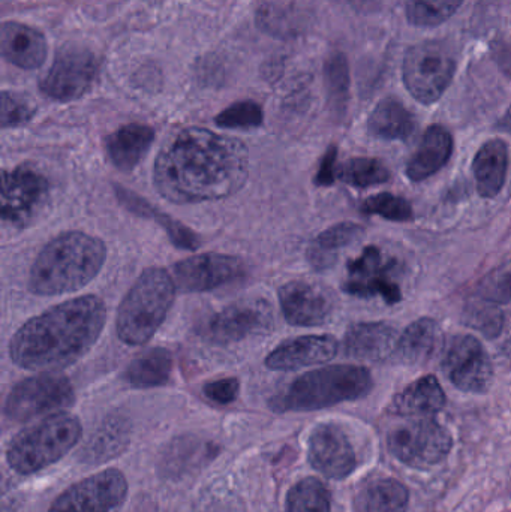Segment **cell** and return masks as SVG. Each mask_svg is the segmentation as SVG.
<instances>
[{
  "label": "cell",
  "instance_id": "obj_32",
  "mask_svg": "<svg viewBox=\"0 0 511 512\" xmlns=\"http://www.w3.org/2000/svg\"><path fill=\"white\" fill-rule=\"evenodd\" d=\"M324 77L332 113L341 119L345 116L350 98V69L344 54L335 53L327 59Z\"/></svg>",
  "mask_w": 511,
  "mask_h": 512
},
{
  "label": "cell",
  "instance_id": "obj_12",
  "mask_svg": "<svg viewBox=\"0 0 511 512\" xmlns=\"http://www.w3.org/2000/svg\"><path fill=\"white\" fill-rule=\"evenodd\" d=\"M128 495V481L117 469H105L78 481L51 504L48 512H114Z\"/></svg>",
  "mask_w": 511,
  "mask_h": 512
},
{
  "label": "cell",
  "instance_id": "obj_11",
  "mask_svg": "<svg viewBox=\"0 0 511 512\" xmlns=\"http://www.w3.org/2000/svg\"><path fill=\"white\" fill-rule=\"evenodd\" d=\"M50 182L33 165L23 164L2 173L0 216L12 227H26L47 203Z\"/></svg>",
  "mask_w": 511,
  "mask_h": 512
},
{
  "label": "cell",
  "instance_id": "obj_15",
  "mask_svg": "<svg viewBox=\"0 0 511 512\" xmlns=\"http://www.w3.org/2000/svg\"><path fill=\"white\" fill-rule=\"evenodd\" d=\"M275 324L269 301L248 298L225 307L210 318L206 336L218 345L240 342L248 337L270 333Z\"/></svg>",
  "mask_w": 511,
  "mask_h": 512
},
{
  "label": "cell",
  "instance_id": "obj_25",
  "mask_svg": "<svg viewBox=\"0 0 511 512\" xmlns=\"http://www.w3.org/2000/svg\"><path fill=\"white\" fill-rule=\"evenodd\" d=\"M509 170V147L500 138L486 141L474 156L473 174L477 192L483 198H495L503 191Z\"/></svg>",
  "mask_w": 511,
  "mask_h": 512
},
{
  "label": "cell",
  "instance_id": "obj_41",
  "mask_svg": "<svg viewBox=\"0 0 511 512\" xmlns=\"http://www.w3.org/2000/svg\"><path fill=\"white\" fill-rule=\"evenodd\" d=\"M123 429L119 423L108 424L107 427L101 429L98 436L92 439V453L95 457L102 459H111L122 451V445L126 444V439L122 438Z\"/></svg>",
  "mask_w": 511,
  "mask_h": 512
},
{
  "label": "cell",
  "instance_id": "obj_22",
  "mask_svg": "<svg viewBox=\"0 0 511 512\" xmlns=\"http://www.w3.org/2000/svg\"><path fill=\"white\" fill-rule=\"evenodd\" d=\"M453 137L444 126L432 125L426 129L416 152L407 164V176L411 182H425L446 167L452 158Z\"/></svg>",
  "mask_w": 511,
  "mask_h": 512
},
{
  "label": "cell",
  "instance_id": "obj_39",
  "mask_svg": "<svg viewBox=\"0 0 511 512\" xmlns=\"http://www.w3.org/2000/svg\"><path fill=\"white\" fill-rule=\"evenodd\" d=\"M465 318L468 325L488 337H497L503 328V313L498 310L497 304L488 303V301L471 306Z\"/></svg>",
  "mask_w": 511,
  "mask_h": 512
},
{
  "label": "cell",
  "instance_id": "obj_19",
  "mask_svg": "<svg viewBox=\"0 0 511 512\" xmlns=\"http://www.w3.org/2000/svg\"><path fill=\"white\" fill-rule=\"evenodd\" d=\"M338 340L329 334L294 337L276 346L267 355L266 367L278 372H293L314 364L329 363L338 355Z\"/></svg>",
  "mask_w": 511,
  "mask_h": 512
},
{
  "label": "cell",
  "instance_id": "obj_20",
  "mask_svg": "<svg viewBox=\"0 0 511 512\" xmlns=\"http://www.w3.org/2000/svg\"><path fill=\"white\" fill-rule=\"evenodd\" d=\"M398 331L386 322H359L344 337V352L362 361H383L396 351Z\"/></svg>",
  "mask_w": 511,
  "mask_h": 512
},
{
  "label": "cell",
  "instance_id": "obj_23",
  "mask_svg": "<svg viewBox=\"0 0 511 512\" xmlns=\"http://www.w3.org/2000/svg\"><path fill=\"white\" fill-rule=\"evenodd\" d=\"M155 141V131L147 125L131 123L108 135L105 140L111 164L123 173L135 170Z\"/></svg>",
  "mask_w": 511,
  "mask_h": 512
},
{
  "label": "cell",
  "instance_id": "obj_31",
  "mask_svg": "<svg viewBox=\"0 0 511 512\" xmlns=\"http://www.w3.org/2000/svg\"><path fill=\"white\" fill-rule=\"evenodd\" d=\"M173 357L165 348H153L138 355L123 373V379L131 387L156 388L170 381Z\"/></svg>",
  "mask_w": 511,
  "mask_h": 512
},
{
  "label": "cell",
  "instance_id": "obj_36",
  "mask_svg": "<svg viewBox=\"0 0 511 512\" xmlns=\"http://www.w3.org/2000/svg\"><path fill=\"white\" fill-rule=\"evenodd\" d=\"M362 212L392 222H411L414 219L413 207L408 200L390 192H381L363 201Z\"/></svg>",
  "mask_w": 511,
  "mask_h": 512
},
{
  "label": "cell",
  "instance_id": "obj_42",
  "mask_svg": "<svg viewBox=\"0 0 511 512\" xmlns=\"http://www.w3.org/2000/svg\"><path fill=\"white\" fill-rule=\"evenodd\" d=\"M240 382L237 378H224L204 385L203 393L216 405H230L239 396Z\"/></svg>",
  "mask_w": 511,
  "mask_h": 512
},
{
  "label": "cell",
  "instance_id": "obj_7",
  "mask_svg": "<svg viewBox=\"0 0 511 512\" xmlns=\"http://www.w3.org/2000/svg\"><path fill=\"white\" fill-rule=\"evenodd\" d=\"M455 56L443 42L425 41L405 54L402 78L420 104L432 105L443 98L456 74Z\"/></svg>",
  "mask_w": 511,
  "mask_h": 512
},
{
  "label": "cell",
  "instance_id": "obj_13",
  "mask_svg": "<svg viewBox=\"0 0 511 512\" xmlns=\"http://www.w3.org/2000/svg\"><path fill=\"white\" fill-rule=\"evenodd\" d=\"M98 62L84 47H63L56 54L50 71L41 81V92L54 101L69 102L81 98L95 83Z\"/></svg>",
  "mask_w": 511,
  "mask_h": 512
},
{
  "label": "cell",
  "instance_id": "obj_27",
  "mask_svg": "<svg viewBox=\"0 0 511 512\" xmlns=\"http://www.w3.org/2000/svg\"><path fill=\"white\" fill-rule=\"evenodd\" d=\"M443 343L440 325L435 319L420 318L405 328L396 346L399 361L420 366L431 361Z\"/></svg>",
  "mask_w": 511,
  "mask_h": 512
},
{
  "label": "cell",
  "instance_id": "obj_24",
  "mask_svg": "<svg viewBox=\"0 0 511 512\" xmlns=\"http://www.w3.org/2000/svg\"><path fill=\"white\" fill-rule=\"evenodd\" d=\"M446 405V393L434 375H426L396 394L390 412L399 417H434Z\"/></svg>",
  "mask_w": 511,
  "mask_h": 512
},
{
  "label": "cell",
  "instance_id": "obj_6",
  "mask_svg": "<svg viewBox=\"0 0 511 512\" xmlns=\"http://www.w3.org/2000/svg\"><path fill=\"white\" fill-rule=\"evenodd\" d=\"M83 435L74 415L54 414L14 436L6 450V462L20 475H32L65 457Z\"/></svg>",
  "mask_w": 511,
  "mask_h": 512
},
{
  "label": "cell",
  "instance_id": "obj_8",
  "mask_svg": "<svg viewBox=\"0 0 511 512\" xmlns=\"http://www.w3.org/2000/svg\"><path fill=\"white\" fill-rule=\"evenodd\" d=\"M387 445L399 462L410 468L426 469L447 459L453 439L434 418H411L389 433Z\"/></svg>",
  "mask_w": 511,
  "mask_h": 512
},
{
  "label": "cell",
  "instance_id": "obj_40",
  "mask_svg": "<svg viewBox=\"0 0 511 512\" xmlns=\"http://www.w3.org/2000/svg\"><path fill=\"white\" fill-rule=\"evenodd\" d=\"M35 116V107L24 96L17 93H2V128H17L26 125Z\"/></svg>",
  "mask_w": 511,
  "mask_h": 512
},
{
  "label": "cell",
  "instance_id": "obj_3",
  "mask_svg": "<svg viewBox=\"0 0 511 512\" xmlns=\"http://www.w3.org/2000/svg\"><path fill=\"white\" fill-rule=\"evenodd\" d=\"M107 259V248L98 237L68 231L54 237L33 261L29 289L36 295H62L89 285Z\"/></svg>",
  "mask_w": 511,
  "mask_h": 512
},
{
  "label": "cell",
  "instance_id": "obj_38",
  "mask_svg": "<svg viewBox=\"0 0 511 512\" xmlns=\"http://www.w3.org/2000/svg\"><path fill=\"white\" fill-rule=\"evenodd\" d=\"M477 295L497 306L511 304V261L486 274L477 286Z\"/></svg>",
  "mask_w": 511,
  "mask_h": 512
},
{
  "label": "cell",
  "instance_id": "obj_33",
  "mask_svg": "<svg viewBox=\"0 0 511 512\" xmlns=\"http://www.w3.org/2000/svg\"><path fill=\"white\" fill-rule=\"evenodd\" d=\"M338 179L354 188H371L390 179V171L380 159L353 158L338 167Z\"/></svg>",
  "mask_w": 511,
  "mask_h": 512
},
{
  "label": "cell",
  "instance_id": "obj_18",
  "mask_svg": "<svg viewBox=\"0 0 511 512\" xmlns=\"http://www.w3.org/2000/svg\"><path fill=\"white\" fill-rule=\"evenodd\" d=\"M279 304L288 324L317 327L329 321L335 300L329 289L308 280H291L279 288Z\"/></svg>",
  "mask_w": 511,
  "mask_h": 512
},
{
  "label": "cell",
  "instance_id": "obj_26",
  "mask_svg": "<svg viewBox=\"0 0 511 512\" xmlns=\"http://www.w3.org/2000/svg\"><path fill=\"white\" fill-rule=\"evenodd\" d=\"M410 495L395 478H366L354 498L356 512H407Z\"/></svg>",
  "mask_w": 511,
  "mask_h": 512
},
{
  "label": "cell",
  "instance_id": "obj_37",
  "mask_svg": "<svg viewBox=\"0 0 511 512\" xmlns=\"http://www.w3.org/2000/svg\"><path fill=\"white\" fill-rule=\"evenodd\" d=\"M263 122V108L254 101L236 102L215 117L216 125L225 129L260 128Z\"/></svg>",
  "mask_w": 511,
  "mask_h": 512
},
{
  "label": "cell",
  "instance_id": "obj_14",
  "mask_svg": "<svg viewBox=\"0 0 511 512\" xmlns=\"http://www.w3.org/2000/svg\"><path fill=\"white\" fill-rule=\"evenodd\" d=\"M396 262L377 246L363 249L359 258L347 265V280L342 289L357 298L381 297L387 304H398L402 291L395 282Z\"/></svg>",
  "mask_w": 511,
  "mask_h": 512
},
{
  "label": "cell",
  "instance_id": "obj_1",
  "mask_svg": "<svg viewBox=\"0 0 511 512\" xmlns=\"http://www.w3.org/2000/svg\"><path fill=\"white\" fill-rule=\"evenodd\" d=\"M249 150L237 138L186 128L162 146L153 171L156 191L173 204L227 200L249 177Z\"/></svg>",
  "mask_w": 511,
  "mask_h": 512
},
{
  "label": "cell",
  "instance_id": "obj_2",
  "mask_svg": "<svg viewBox=\"0 0 511 512\" xmlns=\"http://www.w3.org/2000/svg\"><path fill=\"white\" fill-rule=\"evenodd\" d=\"M105 321L107 309L101 298H72L24 322L11 337L9 357L21 369L59 372L96 345Z\"/></svg>",
  "mask_w": 511,
  "mask_h": 512
},
{
  "label": "cell",
  "instance_id": "obj_35",
  "mask_svg": "<svg viewBox=\"0 0 511 512\" xmlns=\"http://www.w3.org/2000/svg\"><path fill=\"white\" fill-rule=\"evenodd\" d=\"M464 0H408L407 18L413 26L437 27L461 8Z\"/></svg>",
  "mask_w": 511,
  "mask_h": 512
},
{
  "label": "cell",
  "instance_id": "obj_16",
  "mask_svg": "<svg viewBox=\"0 0 511 512\" xmlns=\"http://www.w3.org/2000/svg\"><path fill=\"white\" fill-rule=\"evenodd\" d=\"M246 265L233 255L203 254L176 262L173 279L183 292H207L242 279Z\"/></svg>",
  "mask_w": 511,
  "mask_h": 512
},
{
  "label": "cell",
  "instance_id": "obj_34",
  "mask_svg": "<svg viewBox=\"0 0 511 512\" xmlns=\"http://www.w3.org/2000/svg\"><path fill=\"white\" fill-rule=\"evenodd\" d=\"M287 512H330L329 490L317 478H303L288 492Z\"/></svg>",
  "mask_w": 511,
  "mask_h": 512
},
{
  "label": "cell",
  "instance_id": "obj_21",
  "mask_svg": "<svg viewBox=\"0 0 511 512\" xmlns=\"http://www.w3.org/2000/svg\"><path fill=\"white\" fill-rule=\"evenodd\" d=\"M0 51L3 59L21 69H36L47 56L44 35L33 27L17 21H6L0 30Z\"/></svg>",
  "mask_w": 511,
  "mask_h": 512
},
{
  "label": "cell",
  "instance_id": "obj_30",
  "mask_svg": "<svg viewBox=\"0 0 511 512\" xmlns=\"http://www.w3.org/2000/svg\"><path fill=\"white\" fill-rule=\"evenodd\" d=\"M365 230L353 222H341L320 234L308 249V261L315 270H327L335 264L338 252L363 236Z\"/></svg>",
  "mask_w": 511,
  "mask_h": 512
},
{
  "label": "cell",
  "instance_id": "obj_29",
  "mask_svg": "<svg viewBox=\"0 0 511 512\" xmlns=\"http://www.w3.org/2000/svg\"><path fill=\"white\" fill-rule=\"evenodd\" d=\"M368 131L380 140L404 141L416 131V119L401 101L386 98L378 102L369 116Z\"/></svg>",
  "mask_w": 511,
  "mask_h": 512
},
{
  "label": "cell",
  "instance_id": "obj_4",
  "mask_svg": "<svg viewBox=\"0 0 511 512\" xmlns=\"http://www.w3.org/2000/svg\"><path fill=\"white\" fill-rule=\"evenodd\" d=\"M371 372L353 364L321 367L294 379L270 400L275 412H309L362 399L372 390Z\"/></svg>",
  "mask_w": 511,
  "mask_h": 512
},
{
  "label": "cell",
  "instance_id": "obj_10",
  "mask_svg": "<svg viewBox=\"0 0 511 512\" xmlns=\"http://www.w3.org/2000/svg\"><path fill=\"white\" fill-rule=\"evenodd\" d=\"M441 367L458 390L483 394L494 381V366L485 346L470 334L453 336L443 346Z\"/></svg>",
  "mask_w": 511,
  "mask_h": 512
},
{
  "label": "cell",
  "instance_id": "obj_28",
  "mask_svg": "<svg viewBox=\"0 0 511 512\" xmlns=\"http://www.w3.org/2000/svg\"><path fill=\"white\" fill-rule=\"evenodd\" d=\"M116 191L117 200L134 215L141 216V218H152L155 222H158L165 233L170 237L171 243L176 246L177 249L182 251H197L201 246V239L197 233L189 230L186 225L180 224L176 219L171 218L167 213L161 212V210L153 207L149 201L143 200L140 195L135 192L129 191V189L122 188V186H114Z\"/></svg>",
  "mask_w": 511,
  "mask_h": 512
},
{
  "label": "cell",
  "instance_id": "obj_9",
  "mask_svg": "<svg viewBox=\"0 0 511 512\" xmlns=\"http://www.w3.org/2000/svg\"><path fill=\"white\" fill-rule=\"evenodd\" d=\"M75 394L71 381L54 372L23 379L9 391L5 400V415L11 421L26 423L50 412L69 408Z\"/></svg>",
  "mask_w": 511,
  "mask_h": 512
},
{
  "label": "cell",
  "instance_id": "obj_17",
  "mask_svg": "<svg viewBox=\"0 0 511 512\" xmlns=\"http://www.w3.org/2000/svg\"><path fill=\"white\" fill-rule=\"evenodd\" d=\"M308 459L315 471L332 480H344L356 469V453L338 424H318L308 441Z\"/></svg>",
  "mask_w": 511,
  "mask_h": 512
},
{
  "label": "cell",
  "instance_id": "obj_5",
  "mask_svg": "<svg viewBox=\"0 0 511 512\" xmlns=\"http://www.w3.org/2000/svg\"><path fill=\"white\" fill-rule=\"evenodd\" d=\"M176 289V282L164 268L144 270L120 303L116 318L119 339L129 346L149 342L164 324L176 298Z\"/></svg>",
  "mask_w": 511,
  "mask_h": 512
},
{
  "label": "cell",
  "instance_id": "obj_43",
  "mask_svg": "<svg viewBox=\"0 0 511 512\" xmlns=\"http://www.w3.org/2000/svg\"><path fill=\"white\" fill-rule=\"evenodd\" d=\"M338 149L330 146L326 155L321 159L318 167L317 176H315V185L332 186L338 180Z\"/></svg>",
  "mask_w": 511,
  "mask_h": 512
}]
</instances>
